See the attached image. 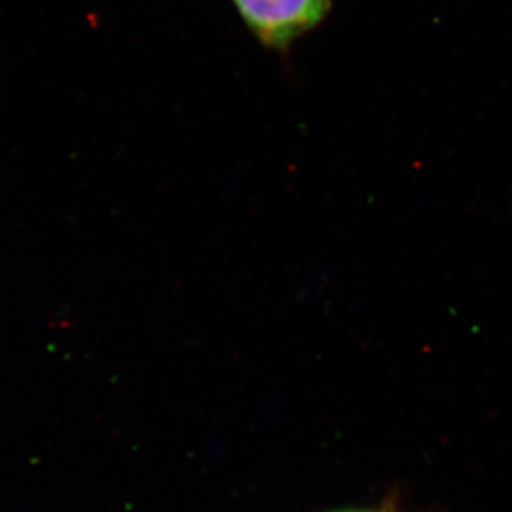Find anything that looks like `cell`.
<instances>
[{
	"label": "cell",
	"mask_w": 512,
	"mask_h": 512,
	"mask_svg": "<svg viewBox=\"0 0 512 512\" xmlns=\"http://www.w3.org/2000/svg\"><path fill=\"white\" fill-rule=\"evenodd\" d=\"M245 24L268 45L283 49L325 19L331 0H233Z\"/></svg>",
	"instance_id": "cell-1"
},
{
	"label": "cell",
	"mask_w": 512,
	"mask_h": 512,
	"mask_svg": "<svg viewBox=\"0 0 512 512\" xmlns=\"http://www.w3.org/2000/svg\"><path fill=\"white\" fill-rule=\"evenodd\" d=\"M343 512H371V511H343Z\"/></svg>",
	"instance_id": "cell-2"
}]
</instances>
